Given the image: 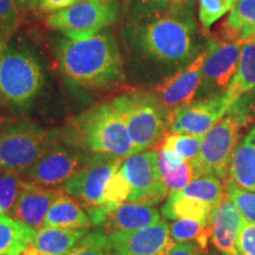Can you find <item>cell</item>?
Here are the masks:
<instances>
[{
    "mask_svg": "<svg viewBox=\"0 0 255 255\" xmlns=\"http://www.w3.org/2000/svg\"><path fill=\"white\" fill-rule=\"evenodd\" d=\"M123 36L139 60L168 70L177 71L202 51L193 1L176 11L129 19Z\"/></svg>",
    "mask_w": 255,
    "mask_h": 255,
    "instance_id": "6da1fadb",
    "label": "cell"
},
{
    "mask_svg": "<svg viewBox=\"0 0 255 255\" xmlns=\"http://www.w3.org/2000/svg\"><path fill=\"white\" fill-rule=\"evenodd\" d=\"M56 58L64 78L78 88H111L126 79L119 44L107 28L85 39L62 38Z\"/></svg>",
    "mask_w": 255,
    "mask_h": 255,
    "instance_id": "7a4b0ae2",
    "label": "cell"
},
{
    "mask_svg": "<svg viewBox=\"0 0 255 255\" xmlns=\"http://www.w3.org/2000/svg\"><path fill=\"white\" fill-rule=\"evenodd\" d=\"M64 139L90 154L126 159L133 144L116 101L110 100L83 111L69 123Z\"/></svg>",
    "mask_w": 255,
    "mask_h": 255,
    "instance_id": "3957f363",
    "label": "cell"
},
{
    "mask_svg": "<svg viewBox=\"0 0 255 255\" xmlns=\"http://www.w3.org/2000/svg\"><path fill=\"white\" fill-rule=\"evenodd\" d=\"M255 120V104L250 94L242 96L232 105L228 113L202 137L200 154L191 162L195 178L212 175L226 180L228 178L233 154L241 132Z\"/></svg>",
    "mask_w": 255,
    "mask_h": 255,
    "instance_id": "277c9868",
    "label": "cell"
},
{
    "mask_svg": "<svg viewBox=\"0 0 255 255\" xmlns=\"http://www.w3.org/2000/svg\"><path fill=\"white\" fill-rule=\"evenodd\" d=\"M44 70L34 51L6 45L0 50V97L17 110L33 103L44 87Z\"/></svg>",
    "mask_w": 255,
    "mask_h": 255,
    "instance_id": "5b68a950",
    "label": "cell"
},
{
    "mask_svg": "<svg viewBox=\"0 0 255 255\" xmlns=\"http://www.w3.org/2000/svg\"><path fill=\"white\" fill-rule=\"evenodd\" d=\"M133 144V152L155 148L168 131L169 111L155 94L132 90L115 97Z\"/></svg>",
    "mask_w": 255,
    "mask_h": 255,
    "instance_id": "8992f818",
    "label": "cell"
},
{
    "mask_svg": "<svg viewBox=\"0 0 255 255\" xmlns=\"http://www.w3.org/2000/svg\"><path fill=\"white\" fill-rule=\"evenodd\" d=\"M123 161L115 156L94 154L84 168L60 188L84 207L92 226L103 225L109 214L104 206V190Z\"/></svg>",
    "mask_w": 255,
    "mask_h": 255,
    "instance_id": "52a82bcc",
    "label": "cell"
},
{
    "mask_svg": "<svg viewBox=\"0 0 255 255\" xmlns=\"http://www.w3.org/2000/svg\"><path fill=\"white\" fill-rule=\"evenodd\" d=\"M57 132L23 120L0 131V171L25 174L56 139Z\"/></svg>",
    "mask_w": 255,
    "mask_h": 255,
    "instance_id": "ba28073f",
    "label": "cell"
},
{
    "mask_svg": "<svg viewBox=\"0 0 255 255\" xmlns=\"http://www.w3.org/2000/svg\"><path fill=\"white\" fill-rule=\"evenodd\" d=\"M119 14L117 0H82L51 13L46 24L69 39H85L114 25Z\"/></svg>",
    "mask_w": 255,
    "mask_h": 255,
    "instance_id": "9c48e42d",
    "label": "cell"
},
{
    "mask_svg": "<svg viewBox=\"0 0 255 255\" xmlns=\"http://www.w3.org/2000/svg\"><path fill=\"white\" fill-rule=\"evenodd\" d=\"M92 155L65 139H55L23 176L40 186L62 188L84 168Z\"/></svg>",
    "mask_w": 255,
    "mask_h": 255,
    "instance_id": "30bf717a",
    "label": "cell"
},
{
    "mask_svg": "<svg viewBox=\"0 0 255 255\" xmlns=\"http://www.w3.org/2000/svg\"><path fill=\"white\" fill-rule=\"evenodd\" d=\"M120 171L131 187L128 202L152 207L169 196V190L158 169L157 148L127 157Z\"/></svg>",
    "mask_w": 255,
    "mask_h": 255,
    "instance_id": "8fae6325",
    "label": "cell"
},
{
    "mask_svg": "<svg viewBox=\"0 0 255 255\" xmlns=\"http://www.w3.org/2000/svg\"><path fill=\"white\" fill-rule=\"evenodd\" d=\"M241 43L209 38L206 44V59L202 68V81L199 89L201 98L225 94L238 69Z\"/></svg>",
    "mask_w": 255,
    "mask_h": 255,
    "instance_id": "7c38bea8",
    "label": "cell"
},
{
    "mask_svg": "<svg viewBox=\"0 0 255 255\" xmlns=\"http://www.w3.org/2000/svg\"><path fill=\"white\" fill-rule=\"evenodd\" d=\"M231 109L225 94L210 95L169 113L168 132L205 136Z\"/></svg>",
    "mask_w": 255,
    "mask_h": 255,
    "instance_id": "4fadbf2b",
    "label": "cell"
},
{
    "mask_svg": "<svg viewBox=\"0 0 255 255\" xmlns=\"http://www.w3.org/2000/svg\"><path fill=\"white\" fill-rule=\"evenodd\" d=\"M108 239L113 255H167L175 245L163 220L138 231L109 233Z\"/></svg>",
    "mask_w": 255,
    "mask_h": 255,
    "instance_id": "5bb4252c",
    "label": "cell"
},
{
    "mask_svg": "<svg viewBox=\"0 0 255 255\" xmlns=\"http://www.w3.org/2000/svg\"><path fill=\"white\" fill-rule=\"evenodd\" d=\"M206 47L193 62L165 77L155 88V95L169 113L191 103L199 92L202 81V68Z\"/></svg>",
    "mask_w": 255,
    "mask_h": 255,
    "instance_id": "9a60e30c",
    "label": "cell"
},
{
    "mask_svg": "<svg viewBox=\"0 0 255 255\" xmlns=\"http://www.w3.org/2000/svg\"><path fill=\"white\" fill-rule=\"evenodd\" d=\"M63 193L60 188L44 187L25 180L23 189L8 216L33 231H39L44 228L50 207Z\"/></svg>",
    "mask_w": 255,
    "mask_h": 255,
    "instance_id": "2e32d148",
    "label": "cell"
},
{
    "mask_svg": "<svg viewBox=\"0 0 255 255\" xmlns=\"http://www.w3.org/2000/svg\"><path fill=\"white\" fill-rule=\"evenodd\" d=\"M245 221L235 203L226 196L210 218V239L222 255H240L238 252V237Z\"/></svg>",
    "mask_w": 255,
    "mask_h": 255,
    "instance_id": "e0dca14e",
    "label": "cell"
},
{
    "mask_svg": "<svg viewBox=\"0 0 255 255\" xmlns=\"http://www.w3.org/2000/svg\"><path fill=\"white\" fill-rule=\"evenodd\" d=\"M161 220V214L150 206L126 202L111 210L105 219L103 229L113 232H133L149 227Z\"/></svg>",
    "mask_w": 255,
    "mask_h": 255,
    "instance_id": "ac0fdd59",
    "label": "cell"
},
{
    "mask_svg": "<svg viewBox=\"0 0 255 255\" xmlns=\"http://www.w3.org/2000/svg\"><path fill=\"white\" fill-rule=\"evenodd\" d=\"M87 233L88 229L44 227L36 232L21 255H65Z\"/></svg>",
    "mask_w": 255,
    "mask_h": 255,
    "instance_id": "d6986e66",
    "label": "cell"
},
{
    "mask_svg": "<svg viewBox=\"0 0 255 255\" xmlns=\"http://www.w3.org/2000/svg\"><path fill=\"white\" fill-rule=\"evenodd\" d=\"M228 181L242 189L255 191V126L235 148Z\"/></svg>",
    "mask_w": 255,
    "mask_h": 255,
    "instance_id": "ffe728a7",
    "label": "cell"
},
{
    "mask_svg": "<svg viewBox=\"0 0 255 255\" xmlns=\"http://www.w3.org/2000/svg\"><path fill=\"white\" fill-rule=\"evenodd\" d=\"M92 226L88 213L77 200L64 191L47 212L44 227L62 229H89Z\"/></svg>",
    "mask_w": 255,
    "mask_h": 255,
    "instance_id": "44dd1931",
    "label": "cell"
},
{
    "mask_svg": "<svg viewBox=\"0 0 255 255\" xmlns=\"http://www.w3.org/2000/svg\"><path fill=\"white\" fill-rule=\"evenodd\" d=\"M255 89V41L242 44L238 69L229 83L226 97L229 105Z\"/></svg>",
    "mask_w": 255,
    "mask_h": 255,
    "instance_id": "7402d4cb",
    "label": "cell"
},
{
    "mask_svg": "<svg viewBox=\"0 0 255 255\" xmlns=\"http://www.w3.org/2000/svg\"><path fill=\"white\" fill-rule=\"evenodd\" d=\"M157 148V163L162 180L168 188L169 194L184 189L191 181L195 180L190 162L183 161L173 152Z\"/></svg>",
    "mask_w": 255,
    "mask_h": 255,
    "instance_id": "603a6c76",
    "label": "cell"
},
{
    "mask_svg": "<svg viewBox=\"0 0 255 255\" xmlns=\"http://www.w3.org/2000/svg\"><path fill=\"white\" fill-rule=\"evenodd\" d=\"M212 207L202 201L183 195L181 191L169 194L167 202L162 207V215L169 220H194L203 223H210L213 213Z\"/></svg>",
    "mask_w": 255,
    "mask_h": 255,
    "instance_id": "cb8c5ba5",
    "label": "cell"
},
{
    "mask_svg": "<svg viewBox=\"0 0 255 255\" xmlns=\"http://www.w3.org/2000/svg\"><path fill=\"white\" fill-rule=\"evenodd\" d=\"M37 231L15 221L8 215L0 216V255H21L33 240Z\"/></svg>",
    "mask_w": 255,
    "mask_h": 255,
    "instance_id": "d4e9b609",
    "label": "cell"
},
{
    "mask_svg": "<svg viewBox=\"0 0 255 255\" xmlns=\"http://www.w3.org/2000/svg\"><path fill=\"white\" fill-rule=\"evenodd\" d=\"M223 24L234 41H255V0H238Z\"/></svg>",
    "mask_w": 255,
    "mask_h": 255,
    "instance_id": "484cf974",
    "label": "cell"
},
{
    "mask_svg": "<svg viewBox=\"0 0 255 255\" xmlns=\"http://www.w3.org/2000/svg\"><path fill=\"white\" fill-rule=\"evenodd\" d=\"M181 193L186 196L202 201L213 209H215L227 195L226 187L223 186L221 180L212 175L195 178L181 190Z\"/></svg>",
    "mask_w": 255,
    "mask_h": 255,
    "instance_id": "4316f807",
    "label": "cell"
},
{
    "mask_svg": "<svg viewBox=\"0 0 255 255\" xmlns=\"http://www.w3.org/2000/svg\"><path fill=\"white\" fill-rule=\"evenodd\" d=\"M170 237L176 244L199 245L203 250H208V241L210 239V223H203L194 220L180 219L169 225Z\"/></svg>",
    "mask_w": 255,
    "mask_h": 255,
    "instance_id": "83f0119b",
    "label": "cell"
},
{
    "mask_svg": "<svg viewBox=\"0 0 255 255\" xmlns=\"http://www.w3.org/2000/svg\"><path fill=\"white\" fill-rule=\"evenodd\" d=\"M203 136L183 135L167 132L158 143V146L173 152L177 157L187 162H194L200 154Z\"/></svg>",
    "mask_w": 255,
    "mask_h": 255,
    "instance_id": "f1b7e54d",
    "label": "cell"
},
{
    "mask_svg": "<svg viewBox=\"0 0 255 255\" xmlns=\"http://www.w3.org/2000/svg\"><path fill=\"white\" fill-rule=\"evenodd\" d=\"M191 1L193 0H131L129 4V19H139L176 11Z\"/></svg>",
    "mask_w": 255,
    "mask_h": 255,
    "instance_id": "f546056e",
    "label": "cell"
},
{
    "mask_svg": "<svg viewBox=\"0 0 255 255\" xmlns=\"http://www.w3.org/2000/svg\"><path fill=\"white\" fill-rule=\"evenodd\" d=\"M25 183L21 174L13 171H0V212L9 215L17 202Z\"/></svg>",
    "mask_w": 255,
    "mask_h": 255,
    "instance_id": "4dcf8cb0",
    "label": "cell"
},
{
    "mask_svg": "<svg viewBox=\"0 0 255 255\" xmlns=\"http://www.w3.org/2000/svg\"><path fill=\"white\" fill-rule=\"evenodd\" d=\"M65 255H113L107 232L100 228L87 233Z\"/></svg>",
    "mask_w": 255,
    "mask_h": 255,
    "instance_id": "1f68e13d",
    "label": "cell"
},
{
    "mask_svg": "<svg viewBox=\"0 0 255 255\" xmlns=\"http://www.w3.org/2000/svg\"><path fill=\"white\" fill-rule=\"evenodd\" d=\"M130 194H131V187H130L127 178L119 170L110 178L104 190V206L108 213L128 202Z\"/></svg>",
    "mask_w": 255,
    "mask_h": 255,
    "instance_id": "d6a6232c",
    "label": "cell"
},
{
    "mask_svg": "<svg viewBox=\"0 0 255 255\" xmlns=\"http://www.w3.org/2000/svg\"><path fill=\"white\" fill-rule=\"evenodd\" d=\"M20 23L19 7L15 0H0V46L7 45Z\"/></svg>",
    "mask_w": 255,
    "mask_h": 255,
    "instance_id": "836d02e7",
    "label": "cell"
},
{
    "mask_svg": "<svg viewBox=\"0 0 255 255\" xmlns=\"http://www.w3.org/2000/svg\"><path fill=\"white\" fill-rule=\"evenodd\" d=\"M226 193L240 210L245 220L255 223V191L242 189L228 181L226 184Z\"/></svg>",
    "mask_w": 255,
    "mask_h": 255,
    "instance_id": "e575fe53",
    "label": "cell"
},
{
    "mask_svg": "<svg viewBox=\"0 0 255 255\" xmlns=\"http://www.w3.org/2000/svg\"><path fill=\"white\" fill-rule=\"evenodd\" d=\"M232 8V6L223 0H199V20L203 32L207 33L209 28Z\"/></svg>",
    "mask_w": 255,
    "mask_h": 255,
    "instance_id": "d590c367",
    "label": "cell"
},
{
    "mask_svg": "<svg viewBox=\"0 0 255 255\" xmlns=\"http://www.w3.org/2000/svg\"><path fill=\"white\" fill-rule=\"evenodd\" d=\"M237 246L240 255H255V223L245 220L239 233Z\"/></svg>",
    "mask_w": 255,
    "mask_h": 255,
    "instance_id": "8d00e7d4",
    "label": "cell"
},
{
    "mask_svg": "<svg viewBox=\"0 0 255 255\" xmlns=\"http://www.w3.org/2000/svg\"><path fill=\"white\" fill-rule=\"evenodd\" d=\"M82 0H38L37 8L41 13H55L60 9L68 8Z\"/></svg>",
    "mask_w": 255,
    "mask_h": 255,
    "instance_id": "74e56055",
    "label": "cell"
},
{
    "mask_svg": "<svg viewBox=\"0 0 255 255\" xmlns=\"http://www.w3.org/2000/svg\"><path fill=\"white\" fill-rule=\"evenodd\" d=\"M167 255H216L208 250H203L199 245L187 242V244H175Z\"/></svg>",
    "mask_w": 255,
    "mask_h": 255,
    "instance_id": "f35d334b",
    "label": "cell"
},
{
    "mask_svg": "<svg viewBox=\"0 0 255 255\" xmlns=\"http://www.w3.org/2000/svg\"><path fill=\"white\" fill-rule=\"evenodd\" d=\"M19 9L21 11H33L37 8L38 0H15Z\"/></svg>",
    "mask_w": 255,
    "mask_h": 255,
    "instance_id": "ab89813d",
    "label": "cell"
},
{
    "mask_svg": "<svg viewBox=\"0 0 255 255\" xmlns=\"http://www.w3.org/2000/svg\"><path fill=\"white\" fill-rule=\"evenodd\" d=\"M223 1H226V2H227V4L231 5L232 7H234V5L237 4V1H238V0H223Z\"/></svg>",
    "mask_w": 255,
    "mask_h": 255,
    "instance_id": "60d3db41",
    "label": "cell"
},
{
    "mask_svg": "<svg viewBox=\"0 0 255 255\" xmlns=\"http://www.w3.org/2000/svg\"><path fill=\"white\" fill-rule=\"evenodd\" d=\"M250 95H251V97H252V100H253V102H254V104H255V89L253 91H251L250 92Z\"/></svg>",
    "mask_w": 255,
    "mask_h": 255,
    "instance_id": "b9f144b4",
    "label": "cell"
},
{
    "mask_svg": "<svg viewBox=\"0 0 255 255\" xmlns=\"http://www.w3.org/2000/svg\"><path fill=\"white\" fill-rule=\"evenodd\" d=\"M123 1H124V2H126V4H127L128 6H129V4H130V2H131V0H123Z\"/></svg>",
    "mask_w": 255,
    "mask_h": 255,
    "instance_id": "7bdbcfd3",
    "label": "cell"
},
{
    "mask_svg": "<svg viewBox=\"0 0 255 255\" xmlns=\"http://www.w3.org/2000/svg\"><path fill=\"white\" fill-rule=\"evenodd\" d=\"M6 46V45H5ZM5 46H0V50H1L2 49V47H5Z\"/></svg>",
    "mask_w": 255,
    "mask_h": 255,
    "instance_id": "ee69618b",
    "label": "cell"
},
{
    "mask_svg": "<svg viewBox=\"0 0 255 255\" xmlns=\"http://www.w3.org/2000/svg\"><path fill=\"white\" fill-rule=\"evenodd\" d=\"M1 215H4V214H2V213H1V212H0V216H1Z\"/></svg>",
    "mask_w": 255,
    "mask_h": 255,
    "instance_id": "f6af8a7d",
    "label": "cell"
}]
</instances>
